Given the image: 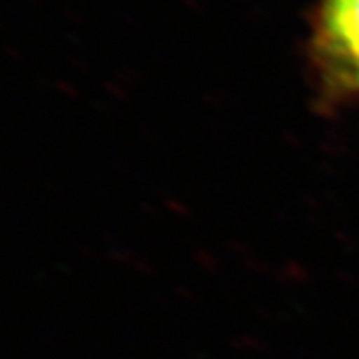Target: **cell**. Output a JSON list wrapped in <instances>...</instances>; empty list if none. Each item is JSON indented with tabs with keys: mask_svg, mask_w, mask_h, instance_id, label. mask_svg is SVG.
I'll return each mask as SVG.
<instances>
[{
	"mask_svg": "<svg viewBox=\"0 0 359 359\" xmlns=\"http://www.w3.org/2000/svg\"><path fill=\"white\" fill-rule=\"evenodd\" d=\"M320 44L330 62L359 86V0H321Z\"/></svg>",
	"mask_w": 359,
	"mask_h": 359,
	"instance_id": "1",
	"label": "cell"
}]
</instances>
